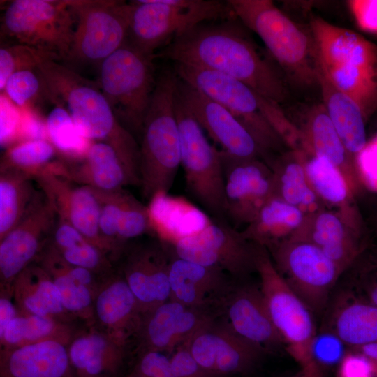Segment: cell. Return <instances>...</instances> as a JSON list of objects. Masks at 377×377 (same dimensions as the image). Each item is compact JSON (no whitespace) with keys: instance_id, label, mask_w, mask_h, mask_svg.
<instances>
[{"instance_id":"obj_18","label":"cell","mask_w":377,"mask_h":377,"mask_svg":"<svg viewBox=\"0 0 377 377\" xmlns=\"http://www.w3.org/2000/svg\"><path fill=\"white\" fill-rule=\"evenodd\" d=\"M34 179L54 207L59 219L71 224L105 253H114L99 230L101 200L97 190L50 172Z\"/></svg>"},{"instance_id":"obj_24","label":"cell","mask_w":377,"mask_h":377,"mask_svg":"<svg viewBox=\"0 0 377 377\" xmlns=\"http://www.w3.org/2000/svg\"><path fill=\"white\" fill-rule=\"evenodd\" d=\"M173 253V252H172ZM223 271L176 256L170 265L171 299L187 306L205 309L213 302L222 300L230 290Z\"/></svg>"},{"instance_id":"obj_46","label":"cell","mask_w":377,"mask_h":377,"mask_svg":"<svg viewBox=\"0 0 377 377\" xmlns=\"http://www.w3.org/2000/svg\"><path fill=\"white\" fill-rule=\"evenodd\" d=\"M120 377H173L170 355L164 351L145 349L132 367Z\"/></svg>"},{"instance_id":"obj_38","label":"cell","mask_w":377,"mask_h":377,"mask_svg":"<svg viewBox=\"0 0 377 377\" xmlns=\"http://www.w3.org/2000/svg\"><path fill=\"white\" fill-rule=\"evenodd\" d=\"M50 142L65 161L83 160L91 144L75 127L68 112L61 106L54 105L46 118Z\"/></svg>"},{"instance_id":"obj_45","label":"cell","mask_w":377,"mask_h":377,"mask_svg":"<svg viewBox=\"0 0 377 377\" xmlns=\"http://www.w3.org/2000/svg\"><path fill=\"white\" fill-rule=\"evenodd\" d=\"M59 251L70 265L88 269L96 274L110 269L105 253L87 239Z\"/></svg>"},{"instance_id":"obj_9","label":"cell","mask_w":377,"mask_h":377,"mask_svg":"<svg viewBox=\"0 0 377 377\" xmlns=\"http://www.w3.org/2000/svg\"><path fill=\"white\" fill-rule=\"evenodd\" d=\"M75 19L69 0H14L1 18V36L66 60Z\"/></svg>"},{"instance_id":"obj_28","label":"cell","mask_w":377,"mask_h":377,"mask_svg":"<svg viewBox=\"0 0 377 377\" xmlns=\"http://www.w3.org/2000/svg\"><path fill=\"white\" fill-rule=\"evenodd\" d=\"M310 242L343 271L357 254V237L340 216L318 211L306 216L302 226L289 239Z\"/></svg>"},{"instance_id":"obj_22","label":"cell","mask_w":377,"mask_h":377,"mask_svg":"<svg viewBox=\"0 0 377 377\" xmlns=\"http://www.w3.org/2000/svg\"><path fill=\"white\" fill-rule=\"evenodd\" d=\"M310 28L320 65L377 68V46L357 33L320 17L311 18Z\"/></svg>"},{"instance_id":"obj_8","label":"cell","mask_w":377,"mask_h":377,"mask_svg":"<svg viewBox=\"0 0 377 377\" xmlns=\"http://www.w3.org/2000/svg\"><path fill=\"white\" fill-rule=\"evenodd\" d=\"M175 112L180 138L181 165L184 172L186 189L212 218L227 220L220 149L209 142L203 129L178 94L177 89Z\"/></svg>"},{"instance_id":"obj_42","label":"cell","mask_w":377,"mask_h":377,"mask_svg":"<svg viewBox=\"0 0 377 377\" xmlns=\"http://www.w3.org/2000/svg\"><path fill=\"white\" fill-rule=\"evenodd\" d=\"M149 232L152 230L147 207L126 192L117 233L119 244L125 250L128 242Z\"/></svg>"},{"instance_id":"obj_55","label":"cell","mask_w":377,"mask_h":377,"mask_svg":"<svg viewBox=\"0 0 377 377\" xmlns=\"http://www.w3.org/2000/svg\"><path fill=\"white\" fill-rule=\"evenodd\" d=\"M352 349L363 354L374 363L377 377V343L366 344Z\"/></svg>"},{"instance_id":"obj_6","label":"cell","mask_w":377,"mask_h":377,"mask_svg":"<svg viewBox=\"0 0 377 377\" xmlns=\"http://www.w3.org/2000/svg\"><path fill=\"white\" fill-rule=\"evenodd\" d=\"M155 58L126 40L100 66L98 84L114 115L140 138L156 84Z\"/></svg>"},{"instance_id":"obj_11","label":"cell","mask_w":377,"mask_h":377,"mask_svg":"<svg viewBox=\"0 0 377 377\" xmlns=\"http://www.w3.org/2000/svg\"><path fill=\"white\" fill-rule=\"evenodd\" d=\"M75 19L66 60L100 61L121 47L128 34L131 3L116 0H69Z\"/></svg>"},{"instance_id":"obj_13","label":"cell","mask_w":377,"mask_h":377,"mask_svg":"<svg viewBox=\"0 0 377 377\" xmlns=\"http://www.w3.org/2000/svg\"><path fill=\"white\" fill-rule=\"evenodd\" d=\"M170 244L176 256L234 277L256 271L258 245L226 219L212 218L200 230Z\"/></svg>"},{"instance_id":"obj_31","label":"cell","mask_w":377,"mask_h":377,"mask_svg":"<svg viewBox=\"0 0 377 377\" xmlns=\"http://www.w3.org/2000/svg\"><path fill=\"white\" fill-rule=\"evenodd\" d=\"M306 216L298 207L273 195L242 233L254 244L267 249L289 239L302 226Z\"/></svg>"},{"instance_id":"obj_36","label":"cell","mask_w":377,"mask_h":377,"mask_svg":"<svg viewBox=\"0 0 377 377\" xmlns=\"http://www.w3.org/2000/svg\"><path fill=\"white\" fill-rule=\"evenodd\" d=\"M333 332L353 348L377 343V306L365 302L354 301L338 309Z\"/></svg>"},{"instance_id":"obj_37","label":"cell","mask_w":377,"mask_h":377,"mask_svg":"<svg viewBox=\"0 0 377 377\" xmlns=\"http://www.w3.org/2000/svg\"><path fill=\"white\" fill-rule=\"evenodd\" d=\"M300 154V153H299ZM295 157L270 165L274 174V195L302 210L318 207V196L306 177L304 161Z\"/></svg>"},{"instance_id":"obj_2","label":"cell","mask_w":377,"mask_h":377,"mask_svg":"<svg viewBox=\"0 0 377 377\" xmlns=\"http://www.w3.org/2000/svg\"><path fill=\"white\" fill-rule=\"evenodd\" d=\"M37 71L47 98L68 112L82 135L111 145L133 185L140 186V144L117 119L99 84L54 59L41 63Z\"/></svg>"},{"instance_id":"obj_14","label":"cell","mask_w":377,"mask_h":377,"mask_svg":"<svg viewBox=\"0 0 377 377\" xmlns=\"http://www.w3.org/2000/svg\"><path fill=\"white\" fill-rule=\"evenodd\" d=\"M57 221L54 207L41 190L22 220L0 240L1 288L11 290L17 276L38 258Z\"/></svg>"},{"instance_id":"obj_27","label":"cell","mask_w":377,"mask_h":377,"mask_svg":"<svg viewBox=\"0 0 377 377\" xmlns=\"http://www.w3.org/2000/svg\"><path fill=\"white\" fill-rule=\"evenodd\" d=\"M62 176L76 184L107 193L133 185L114 149L103 142H91L85 158L80 161H64Z\"/></svg>"},{"instance_id":"obj_39","label":"cell","mask_w":377,"mask_h":377,"mask_svg":"<svg viewBox=\"0 0 377 377\" xmlns=\"http://www.w3.org/2000/svg\"><path fill=\"white\" fill-rule=\"evenodd\" d=\"M304 165L309 182L318 198L334 205L347 201L350 186L336 165L314 154L305 160Z\"/></svg>"},{"instance_id":"obj_56","label":"cell","mask_w":377,"mask_h":377,"mask_svg":"<svg viewBox=\"0 0 377 377\" xmlns=\"http://www.w3.org/2000/svg\"><path fill=\"white\" fill-rule=\"evenodd\" d=\"M377 133V132H376Z\"/></svg>"},{"instance_id":"obj_41","label":"cell","mask_w":377,"mask_h":377,"mask_svg":"<svg viewBox=\"0 0 377 377\" xmlns=\"http://www.w3.org/2000/svg\"><path fill=\"white\" fill-rule=\"evenodd\" d=\"M48 59L59 61L55 54L27 45L9 43L0 48V91L3 92L8 77L15 72L36 69Z\"/></svg>"},{"instance_id":"obj_21","label":"cell","mask_w":377,"mask_h":377,"mask_svg":"<svg viewBox=\"0 0 377 377\" xmlns=\"http://www.w3.org/2000/svg\"><path fill=\"white\" fill-rule=\"evenodd\" d=\"M232 288L222 300L225 323L238 335L263 349L283 343L260 288L244 285Z\"/></svg>"},{"instance_id":"obj_33","label":"cell","mask_w":377,"mask_h":377,"mask_svg":"<svg viewBox=\"0 0 377 377\" xmlns=\"http://www.w3.org/2000/svg\"><path fill=\"white\" fill-rule=\"evenodd\" d=\"M304 146L312 154L324 157L336 165L351 185V155L334 128L324 105L313 108L307 117Z\"/></svg>"},{"instance_id":"obj_20","label":"cell","mask_w":377,"mask_h":377,"mask_svg":"<svg viewBox=\"0 0 377 377\" xmlns=\"http://www.w3.org/2000/svg\"><path fill=\"white\" fill-rule=\"evenodd\" d=\"M212 321L205 309L169 300L142 316L138 329L145 349L175 350Z\"/></svg>"},{"instance_id":"obj_35","label":"cell","mask_w":377,"mask_h":377,"mask_svg":"<svg viewBox=\"0 0 377 377\" xmlns=\"http://www.w3.org/2000/svg\"><path fill=\"white\" fill-rule=\"evenodd\" d=\"M0 339L3 349L47 339H56L67 345L71 341L70 328L65 323L31 313H20L15 318Z\"/></svg>"},{"instance_id":"obj_17","label":"cell","mask_w":377,"mask_h":377,"mask_svg":"<svg viewBox=\"0 0 377 377\" xmlns=\"http://www.w3.org/2000/svg\"><path fill=\"white\" fill-rule=\"evenodd\" d=\"M170 244L160 239L124 250L122 275L136 297L142 316L171 299Z\"/></svg>"},{"instance_id":"obj_51","label":"cell","mask_w":377,"mask_h":377,"mask_svg":"<svg viewBox=\"0 0 377 377\" xmlns=\"http://www.w3.org/2000/svg\"><path fill=\"white\" fill-rule=\"evenodd\" d=\"M337 377H376V368L369 358L352 349L339 364Z\"/></svg>"},{"instance_id":"obj_52","label":"cell","mask_w":377,"mask_h":377,"mask_svg":"<svg viewBox=\"0 0 377 377\" xmlns=\"http://www.w3.org/2000/svg\"><path fill=\"white\" fill-rule=\"evenodd\" d=\"M348 4L357 26L377 34V0H351Z\"/></svg>"},{"instance_id":"obj_34","label":"cell","mask_w":377,"mask_h":377,"mask_svg":"<svg viewBox=\"0 0 377 377\" xmlns=\"http://www.w3.org/2000/svg\"><path fill=\"white\" fill-rule=\"evenodd\" d=\"M38 264L51 276L68 313L86 320L94 319V302L96 291L74 280L62 269L61 255L49 242L40 253Z\"/></svg>"},{"instance_id":"obj_25","label":"cell","mask_w":377,"mask_h":377,"mask_svg":"<svg viewBox=\"0 0 377 377\" xmlns=\"http://www.w3.org/2000/svg\"><path fill=\"white\" fill-rule=\"evenodd\" d=\"M94 318L105 333L126 344L138 330L142 313L133 293L122 274L112 275L98 286L94 302Z\"/></svg>"},{"instance_id":"obj_7","label":"cell","mask_w":377,"mask_h":377,"mask_svg":"<svg viewBox=\"0 0 377 377\" xmlns=\"http://www.w3.org/2000/svg\"><path fill=\"white\" fill-rule=\"evenodd\" d=\"M256 271L272 320L288 352L302 368L300 376L323 377L311 356V344L316 334L311 311L290 289L267 249L260 246L256 258Z\"/></svg>"},{"instance_id":"obj_3","label":"cell","mask_w":377,"mask_h":377,"mask_svg":"<svg viewBox=\"0 0 377 377\" xmlns=\"http://www.w3.org/2000/svg\"><path fill=\"white\" fill-rule=\"evenodd\" d=\"M178 77L165 70L156 87L144 121L140 143V187L149 202L168 193L181 165L180 138L175 112Z\"/></svg>"},{"instance_id":"obj_53","label":"cell","mask_w":377,"mask_h":377,"mask_svg":"<svg viewBox=\"0 0 377 377\" xmlns=\"http://www.w3.org/2000/svg\"><path fill=\"white\" fill-rule=\"evenodd\" d=\"M356 165L371 185H377V133L355 156Z\"/></svg>"},{"instance_id":"obj_54","label":"cell","mask_w":377,"mask_h":377,"mask_svg":"<svg viewBox=\"0 0 377 377\" xmlns=\"http://www.w3.org/2000/svg\"><path fill=\"white\" fill-rule=\"evenodd\" d=\"M13 292L8 290H1L0 297V337L4 333L9 323L20 313L12 300Z\"/></svg>"},{"instance_id":"obj_4","label":"cell","mask_w":377,"mask_h":377,"mask_svg":"<svg viewBox=\"0 0 377 377\" xmlns=\"http://www.w3.org/2000/svg\"><path fill=\"white\" fill-rule=\"evenodd\" d=\"M235 16L261 38L270 56L298 84L318 82L313 41L270 0H228Z\"/></svg>"},{"instance_id":"obj_30","label":"cell","mask_w":377,"mask_h":377,"mask_svg":"<svg viewBox=\"0 0 377 377\" xmlns=\"http://www.w3.org/2000/svg\"><path fill=\"white\" fill-rule=\"evenodd\" d=\"M13 300L22 313L35 314L61 321L65 310L60 294L50 274L39 264H31L12 286Z\"/></svg>"},{"instance_id":"obj_19","label":"cell","mask_w":377,"mask_h":377,"mask_svg":"<svg viewBox=\"0 0 377 377\" xmlns=\"http://www.w3.org/2000/svg\"><path fill=\"white\" fill-rule=\"evenodd\" d=\"M177 91L203 131L221 151L235 158L265 156L250 132L224 107L178 77Z\"/></svg>"},{"instance_id":"obj_47","label":"cell","mask_w":377,"mask_h":377,"mask_svg":"<svg viewBox=\"0 0 377 377\" xmlns=\"http://www.w3.org/2000/svg\"><path fill=\"white\" fill-rule=\"evenodd\" d=\"M345 343L333 332L316 334L311 344V356L321 370L339 364L346 354Z\"/></svg>"},{"instance_id":"obj_1","label":"cell","mask_w":377,"mask_h":377,"mask_svg":"<svg viewBox=\"0 0 377 377\" xmlns=\"http://www.w3.org/2000/svg\"><path fill=\"white\" fill-rule=\"evenodd\" d=\"M237 18L200 24L165 46L157 56L230 75L279 105L288 96L284 77L237 26Z\"/></svg>"},{"instance_id":"obj_10","label":"cell","mask_w":377,"mask_h":377,"mask_svg":"<svg viewBox=\"0 0 377 377\" xmlns=\"http://www.w3.org/2000/svg\"><path fill=\"white\" fill-rule=\"evenodd\" d=\"M174 70L181 80L227 109L253 135L265 158L279 148L282 140L263 114L258 94L246 84L201 66L174 62Z\"/></svg>"},{"instance_id":"obj_15","label":"cell","mask_w":377,"mask_h":377,"mask_svg":"<svg viewBox=\"0 0 377 377\" xmlns=\"http://www.w3.org/2000/svg\"><path fill=\"white\" fill-rule=\"evenodd\" d=\"M220 152L226 219L236 228L247 226L274 195L273 171L263 159L239 158Z\"/></svg>"},{"instance_id":"obj_32","label":"cell","mask_w":377,"mask_h":377,"mask_svg":"<svg viewBox=\"0 0 377 377\" xmlns=\"http://www.w3.org/2000/svg\"><path fill=\"white\" fill-rule=\"evenodd\" d=\"M32 176L14 168H0V240L25 216L40 193Z\"/></svg>"},{"instance_id":"obj_16","label":"cell","mask_w":377,"mask_h":377,"mask_svg":"<svg viewBox=\"0 0 377 377\" xmlns=\"http://www.w3.org/2000/svg\"><path fill=\"white\" fill-rule=\"evenodd\" d=\"M185 344L202 368L223 377L250 372L265 351L238 335L226 323L216 324L213 320Z\"/></svg>"},{"instance_id":"obj_49","label":"cell","mask_w":377,"mask_h":377,"mask_svg":"<svg viewBox=\"0 0 377 377\" xmlns=\"http://www.w3.org/2000/svg\"><path fill=\"white\" fill-rule=\"evenodd\" d=\"M170 366L173 377H223L202 368L185 343L177 347L170 355Z\"/></svg>"},{"instance_id":"obj_40","label":"cell","mask_w":377,"mask_h":377,"mask_svg":"<svg viewBox=\"0 0 377 377\" xmlns=\"http://www.w3.org/2000/svg\"><path fill=\"white\" fill-rule=\"evenodd\" d=\"M58 153L48 140L18 142L6 149L0 168H14L33 177L45 172L56 159Z\"/></svg>"},{"instance_id":"obj_12","label":"cell","mask_w":377,"mask_h":377,"mask_svg":"<svg viewBox=\"0 0 377 377\" xmlns=\"http://www.w3.org/2000/svg\"><path fill=\"white\" fill-rule=\"evenodd\" d=\"M268 249L276 269L290 289L311 312H321L342 272L340 267L308 242L286 239Z\"/></svg>"},{"instance_id":"obj_23","label":"cell","mask_w":377,"mask_h":377,"mask_svg":"<svg viewBox=\"0 0 377 377\" xmlns=\"http://www.w3.org/2000/svg\"><path fill=\"white\" fill-rule=\"evenodd\" d=\"M66 345L47 339L1 349L0 377H77Z\"/></svg>"},{"instance_id":"obj_43","label":"cell","mask_w":377,"mask_h":377,"mask_svg":"<svg viewBox=\"0 0 377 377\" xmlns=\"http://www.w3.org/2000/svg\"><path fill=\"white\" fill-rule=\"evenodd\" d=\"M98 191L101 200L99 230L104 239L112 246L114 254L119 257L124 251L118 242L117 233L126 191L124 189L110 193Z\"/></svg>"},{"instance_id":"obj_50","label":"cell","mask_w":377,"mask_h":377,"mask_svg":"<svg viewBox=\"0 0 377 377\" xmlns=\"http://www.w3.org/2000/svg\"><path fill=\"white\" fill-rule=\"evenodd\" d=\"M21 120L17 142L31 140H49L46 120L31 105L20 108ZM16 143V144H17Z\"/></svg>"},{"instance_id":"obj_48","label":"cell","mask_w":377,"mask_h":377,"mask_svg":"<svg viewBox=\"0 0 377 377\" xmlns=\"http://www.w3.org/2000/svg\"><path fill=\"white\" fill-rule=\"evenodd\" d=\"M21 111L5 93H0V145L8 148L17 142Z\"/></svg>"},{"instance_id":"obj_26","label":"cell","mask_w":377,"mask_h":377,"mask_svg":"<svg viewBox=\"0 0 377 377\" xmlns=\"http://www.w3.org/2000/svg\"><path fill=\"white\" fill-rule=\"evenodd\" d=\"M125 347V343L96 330L77 335L67 346L77 377H120Z\"/></svg>"},{"instance_id":"obj_5","label":"cell","mask_w":377,"mask_h":377,"mask_svg":"<svg viewBox=\"0 0 377 377\" xmlns=\"http://www.w3.org/2000/svg\"><path fill=\"white\" fill-rule=\"evenodd\" d=\"M130 3L127 41L156 57L158 49L200 24L237 18L228 1L138 0Z\"/></svg>"},{"instance_id":"obj_44","label":"cell","mask_w":377,"mask_h":377,"mask_svg":"<svg viewBox=\"0 0 377 377\" xmlns=\"http://www.w3.org/2000/svg\"><path fill=\"white\" fill-rule=\"evenodd\" d=\"M42 89V81L36 68L13 73L7 80L3 92L21 108L31 105V101Z\"/></svg>"},{"instance_id":"obj_29","label":"cell","mask_w":377,"mask_h":377,"mask_svg":"<svg viewBox=\"0 0 377 377\" xmlns=\"http://www.w3.org/2000/svg\"><path fill=\"white\" fill-rule=\"evenodd\" d=\"M318 84L329 118L347 151L355 156L367 142V120L362 111L352 98L330 82L319 64Z\"/></svg>"}]
</instances>
